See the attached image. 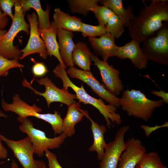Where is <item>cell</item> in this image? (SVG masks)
I'll use <instances>...</instances> for the list:
<instances>
[{
    "label": "cell",
    "mask_w": 168,
    "mask_h": 168,
    "mask_svg": "<svg viewBox=\"0 0 168 168\" xmlns=\"http://www.w3.org/2000/svg\"><path fill=\"white\" fill-rule=\"evenodd\" d=\"M37 165V168H48L46 166L45 163L41 160H35Z\"/></svg>",
    "instance_id": "74e56055"
},
{
    "label": "cell",
    "mask_w": 168,
    "mask_h": 168,
    "mask_svg": "<svg viewBox=\"0 0 168 168\" xmlns=\"http://www.w3.org/2000/svg\"><path fill=\"white\" fill-rule=\"evenodd\" d=\"M7 118V116L0 109V117ZM0 139V158L6 159L8 157V152L6 149L3 145Z\"/></svg>",
    "instance_id": "e575fe53"
},
{
    "label": "cell",
    "mask_w": 168,
    "mask_h": 168,
    "mask_svg": "<svg viewBox=\"0 0 168 168\" xmlns=\"http://www.w3.org/2000/svg\"><path fill=\"white\" fill-rule=\"evenodd\" d=\"M0 139L4 142L24 168H37L34 158V151L32 142L27 136L18 141L9 139L0 133Z\"/></svg>",
    "instance_id": "7c38bea8"
},
{
    "label": "cell",
    "mask_w": 168,
    "mask_h": 168,
    "mask_svg": "<svg viewBox=\"0 0 168 168\" xmlns=\"http://www.w3.org/2000/svg\"><path fill=\"white\" fill-rule=\"evenodd\" d=\"M119 103L122 110L129 116L146 122L151 118L155 110L164 103L162 99L150 100L140 90L133 89L124 91Z\"/></svg>",
    "instance_id": "3957f363"
},
{
    "label": "cell",
    "mask_w": 168,
    "mask_h": 168,
    "mask_svg": "<svg viewBox=\"0 0 168 168\" xmlns=\"http://www.w3.org/2000/svg\"><path fill=\"white\" fill-rule=\"evenodd\" d=\"M90 57L91 61L99 70L101 81L107 90L115 96L119 95L124 89L122 82L119 77L120 71L110 65L107 62L99 59L91 52Z\"/></svg>",
    "instance_id": "30bf717a"
},
{
    "label": "cell",
    "mask_w": 168,
    "mask_h": 168,
    "mask_svg": "<svg viewBox=\"0 0 168 168\" xmlns=\"http://www.w3.org/2000/svg\"><path fill=\"white\" fill-rule=\"evenodd\" d=\"M17 120L21 124L20 130L27 134L32 142L35 154L39 157H42L46 150L59 148L67 137L62 133L57 137L48 138L44 132L34 128L30 119L18 117Z\"/></svg>",
    "instance_id": "8992f818"
},
{
    "label": "cell",
    "mask_w": 168,
    "mask_h": 168,
    "mask_svg": "<svg viewBox=\"0 0 168 168\" xmlns=\"http://www.w3.org/2000/svg\"><path fill=\"white\" fill-rule=\"evenodd\" d=\"M54 11V21L58 27L72 32H80L82 22L80 18L71 16L59 8H56Z\"/></svg>",
    "instance_id": "603a6c76"
},
{
    "label": "cell",
    "mask_w": 168,
    "mask_h": 168,
    "mask_svg": "<svg viewBox=\"0 0 168 168\" xmlns=\"http://www.w3.org/2000/svg\"><path fill=\"white\" fill-rule=\"evenodd\" d=\"M99 1L100 0H68V2L72 13H78L85 16Z\"/></svg>",
    "instance_id": "d4e9b609"
},
{
    "label": "cell",
    "mask_w": 168,
    "mask_h": 168,
    "mask_svg": "<svg viewBox=\"0 0 168 168\" xmlns=\"http://www.w3.org/2000/svg\"><path fill=\"white\" fill-rule=\"evenodd\" d=\"M80 107L79 102L68 107L62 124V133L67 137H70L75 134V125L81 121L83 117L88 113L87 111L81 109Z\"/></svg>",
    "instance_id": "d6986e66"
},
{
    "label": "cell",
    "mask_w": 168,
    "mask_h": 168,
    "mask_svg": "<svg viewBox=\"0 0 168 168\" xmlns=\"http://www.w3.org/2000/svg\"><path fill=\"white\" fill-rule=\"evenodd\" d=\"M58 26L54 21L50 23V27L48 28H38L40 35L45 43L48 55L54 56L57 58L59 63L64 69L67 68L63 63L59 53L58 42L57 40Z\"/></svg>",
    "instance_id": "ac0fdd59"
},
{
    "label": "cell",
    "mask_w": 168,
    "mask_h": 168,
    "mask_svg": "<svg viewBox=\"0 0 168 168\" xmlns=\"http://www.w3.org/2000/svg\"><path fill=\"white\" fill-rule=\"evenodd\" d=\"M17 0H0V9L6 15L9 16L13 20L14 17L12 8Z\"/></svg>",
    "instance_id": "4dcf8cb0"
},
{
    "label": "cell",
    "mask_w": 168,
    "mask_h": 168,
    "mask_svg": "<svg viewBox=\"0 0 168 168\" xmlns=\"http://www.w3.org/2000/svg\"><path fill=\"white\" fill-rule=\"evenodd\" d=\"M168 127V122L166 121L165 123L161 125H156L153 127H150L148 125H141V128L143 130L146 136L147 137H149L150 134L153 131L158 129Z\"/></svg>",
    "instance_id": "836d02e7"
},
{
    "label": "cell",
    "mask_w": 168,
    "mask_h": 168,
    "mask_svg": "<svg viewBox=\"0 0 168 168\" xmlns=\"http://www.w3.org/2000/svg\"><path fill=\"white\" fill-rule=\"evenodd\" d=\"M140 43L132 39L124 46H118L116 57L121 59H128L139 69L147 67L148 60L140 46Z\"/></svg>",
    "instance_id": "9a60e30c"
},
{
    "label": "cell",
    "mask_w": 168,
    "mask_h": 168,
    "mask_svg": "<svg viewBox=\"0 0 168 168\" xmlns=\"http://www.w3.org/2000/svg\"><path fill=\"white\" fill-rule=\"evenodd\" d=\"M91 52L85 43L81 41L77 42L75 44L72 55L73 64L83 70L91 72Z\"/></svg>",
    "instance_id": "cb8c5ba5"
},
{
    "label": "cell",
    "mask_w": 168,
    "mask_h": 168,
    "mask_svg": "<svg viewBox=\"0 0 168 168\" xmlns=\"http://www.w3.org/2000/svg\"><path fill=\"white\" fill-rule=\"evenodd\" d=\"M90 121L91 124V128L92 131L93 141L92 144L88 148L90 152H96L97 158L100 161L102 158L107 144L104 138V133L107 131L106 127L103 124L100 125L95 122L89 116L88 113L85 115Z\"/></svg>",
    "instance_id": "ffe728a7"
},
{
    "label": "cell",
    "mask_w": 168,
    "mask_h": 168,
    "mask_svg": "<svg viewBox=\"0 0 168 168\" xmlns=\"http://www.w3.org/2000/svg\"><path fill=\"white\" fill-rule=\"evenodd\" d=\"M151 92L152 94L162 98L164 103H168V93L164 91L160 90V91L152 90Z\"/></svg>",
    "instance_id": "d590c367"
},
{
    "label": "cell",
    "mask_w": 168,
    "mask_h": 168,
    "mask_svg": "<svg viewBox=\"0 0 168 168\" xmlns=\"http://www.w3.org/2000/svg\"><path fill=\"white\" fill-rule=\"evenodd\" d=\"M48 163V168H63L59 163L56 155L49 150L44 152Z\"/></svg>",
    "instance_id": "d6a6232c"
},
{
    "label": "cell",
    "mask_w": 168,
    "mask_h": 168,
    "mask_svg": "<svg viewBox=\"0 0 168 168\" xmlns=\"http://www.w3.org/2000/svg\"><path fill=\"white\" fill-rule=\"evenodd\" d=\"M11 168H19L16 162L13 161L11 163Z\"/></svg>",
    "instance_id": "ab89813d"
},
{
    "label": "cell",
    "mask_w": 168,
    "mask_h": 168,
    "mask_svg": "<svg viewBox=\"0 0 168 168\" xmlns=\"http://www.w3.org/2000/svg\"><path fill=\"white\" fill-rule=\"evenodd\" d=\"M168 22V4L166 0H152L131 20L128 28L129 36L139 43L154 36Z\"/></svg>",
    "instance_id": "6da1fadb"
},
{
    "label": "cell",
    "mask_w": 168,
    "mask_h": 168,
    "mask_svg": "<svg viewBox=\"0 0 168 168\" xmlns=\"http://www.w3.org/2000/svg\"><path fill=\"white\" fill-rule=\"evenodd\" d=\"M7 31L6 30L0 29V40L6 33Z\"/></svg>",
    "instance_id": "f35d334b"
},
{
    "label": "cell",
    "mask_w": 168,
    "mask_h": 168,
    "mask_svg": "<svg viewBox=\"0 0 168 168\" xmlns=\"http://www.w3.org/2000/svg\"><path fill=\"white\" fill-rule=\"evenodd\" d=\"M129 128L128 126L121 127L117 131L114 140L107 144L99 168H118L120 155L125 148L124 136Z\"/></svg>",
    "instance_id": "9c48e42d"
},
{
    "label": "cell",
    "mask_w": 168,
    "mask_h": 168,
    "mask_svg": "<svg viewBox=\"0 0 168 168\" xmlns=\"http://www.w3.org/2000/svg\"><path fill=\"white\" fill-rule=\"evenodd\" d=\"M156 35L144 41L142 49L147 58L159 64H168V26L166 22Z\"/></svg>",
    "instance_id": "52a82bcc"
},
{
    "label": "cell",
    "mask_w": 168,
    "mask_h": 168,
    "mask_svg": "<svg viewBox=\"0 0 168 168\" xmlns=\"http://www.w3.org/2000/svg\"><path fill=\"white\" fill-rule=\"evenodd\" d=\"M12 99V103H8L2 97L1 104L4 111L13 112L21 118L33 116L42 119L51 125L55 134L62 133L63 119L58 111H55L54 114H40L42 111L41 108L35 104L32 105L27 104L21 99L18 94H15Z\"/></svg>",
    "instance_id": "277c9868"
},
{
    "label": "cell",
    "mask_w": 168,
    "mask_h": 168,
    "mask_svg": "<svg viewBox=\"0 0 168 168\" xmlns=\"http://www.w3.org/2000/svg\"><path fill=\"white\" fill-rule=\"evenodd\" d=\"M24 67V65L20 63L18 60L9 59L0 55V77H7L9 70L12 68Z\"/></svg>",
    "instance_id": "f546056e"
},
{
    "label": "cell",
    "mask_w": 168,
    "mask_h": 168,
    "mask_svg": "<svg viewBox=\"0 0 168 168\" xmlns=\"http://www.w3.org/2000/svg\"><path fill=\"white\" fill-rule=\"evenodd\" d=\"M135 168H167L156 152L145 153Z\"/></svg>",
    "instance_id": "484cf974"
},
{
    "label": "cell",
    "mask_w": 168,
    "mask_h": 168,
    "mask_svg": "<svg viewBox=\"0 0 168 168\" xmlns=\"http://www.w3.org/2000/svg\"><path fill=\"white\" fill-rule=\"evenodd\" d=\"M14 7V17L12 24L8 31L0 40V55L9 59L18 60L22 53L18 46L14 45V40L17 33L21 31H24L29 35L30 25L25 20L20 0H17Z\"/></svg>",
    "instance_id": "5b68a950"
},
{
    "label": "cell",
    "mask_w": 168,
    "mask_h": 168,
    "mask_svg": "<svg viewBox=\"0 0 168 168\" xmlns=\"http://www.w3.org/2000/svg\"><path fill=\"white\" fill-rule=\"evenodd\" d=\"M125 146L120 155L117 168H135L146 152V147L141 141L133 137L125 142Z\"/></svg>",
    "instance_id": "5bb4252c"
},
{
    "label": "cell",
    "mask_w": 168,
    "mask_h": 168,
    "mask_svg": "<svg viewBox=\"0 0 168 168\" xmlns=\"http://www.w3.org/2000/svg\"><path fill=\"white\" fill-rule=\"evenodd\" d=\"M66 72L71 77L79 79L87 84L95 94L109 104L114 105L117 108L120 107L119 98L109 92L105 86L100 83L91 72L71 67Z\"/></svg>",
    "instance_id": "8fae6325"
},
{
    "label": "cell",
    "mask_w": 168,
    "mask_h": 168,
    "mask_svg": "<svg viewBox=\"0 0 168 168\" xmlns=\"http://www.w3.org/2000/svg\"><path fill=\"white\" fill-rule=\"evenodd\" d=\"M124 26L118 16L114 13L108 20L106 25V33L115 38L120 37L124 31Z\"/></svg>",
    "instance_id": "4316f807"
},
{
    "label": "cell",
    "mask_w": 168,
    "mask_h": 168,
    "mask_svg": "<svg viewBox=\"0 0 168 168\" xmlns=\"http://www.w3.org/2000/svg\"><path fill=\"white\" fill-rule=\"evenodd\" d=\"M8 18L0 9V29H3L8 24Z\"/></svg>",
    "instance_id": "8d00e7d4"
},
{
    "label": "cell",
    "mask_w": 168,
    "mask_h": 168,
    "mask_svg": "<svg viewBox=\"0 0 168 168\" xmlns=\"http://www.w3.org/2000/svg\"><path fill=\"white\" fill-rule=\"evenodd\" d=\"M122 0H100L99 3L111 10L119 17L124 27H128L131 20L135 16L133 7L127 9L124 7Z\"/></svg>",
    "instance_id": "7402d4cb"
},
{
    "label": "cell",
    "mask_w": 168,
    "mask_h": 168,
    "mask_svg": "<svg viewBox=\"0 0 168 168\" xmlns=\"http://www.w3.org/2000/svg\"><path fill=\"white\" fill-rule=\"evenodd\" d=\"M80 32L84 37L100 36L106 33V26L101 25L93 26L82 22Z\"/></svg>",
    "instance_id": "83f0119b"
},
{
    "label": "cell",
    "mask_w": 168,
    "mask_h": 168,
    "mask_svg": "<svg viewBox=\"0 0 168 168\" xmlns=\"http://www.w3.org/2000/svg\"><path fill=\"white\" fill-rule=\"evenodd\" d=\"M32 72L35 77L44 76L49 71L43 62H35L32 67Z\"/></svg>",
    "instance_id": "1f68e13d"
},
{
    "label": "cell",
    "mask_w": 168,
    "mask_h": 168,
    "mask_svg": "<svg viewBox=\"0 0 168 168\" xmlns=\"http://www.w3.org/2000/svg\"><path fill=\"white\" fill-rule=\"evenodd\" d=\"M20 5L24 14L31 8L35 10L38 16V28L46 29L50 27L49 14L50 7L48 4H46L45 10L42 9L39 0H21Z\"/></svg>",
    "instance_id": "44dd1931"
},
{
    "label": "cell",
    "mask_w": 168,
    "mask_h": 168,
    "mask_svg": "<svg viewBox=\"0 0 168 168\" xmlns=\"http://www.w3.org/2000/svg\"><path fill=\"white\" fill-rule=\"evenodd\" d=\"M36 80L40 85L44 86L45 90L44 92L36 90L25 79H23L22 85L23 86L32 90L35 94L43 97L48 107L53 102H60L68 107L77 103L75 100L76 99V94L69 93L67 89L58 88L48 77H41Z\"/></svg>",
    "instance_id": "ba28073f"
},
{
    "label": "cell",
    "mask_w": 168,
    "mask_h": 168,
    "mask_svg": "<svg viewBox=\"0 0 168 168\" xmlns=\"http://www.w3.org/2000/svg\"><path fill=\"white\" fill-rule=\"evenodd\" d=\"M5 161H2V162H0V165L3 164L5 162Z\"/></svg>",
    "instance_id": "60d3db41"
},
{
    "label": "cell",
    "mask_w": 168,
    "mask_h": 168,
    "mask_svg": "<svg viewBox=\"0 0 168 168\" xmlns=\"http://www.w3.org/2000/svg\"><path fill=\"white\" fill-rule=\"evenodd\" d=\"M98 20L99 25L105 26L108 20L114 12L105 6L96 5L90 10Z\"/></svg>",
    "instance_id": "f1b7e54d"
},
{
    "label": "cell",
    "mask_w": 168,
    "mask_h": 168,
    "mask_svg": "<svg viewBox=\"0 0 168 168\" xmlns=\"http://www.w3.org/2000/svg\"><path fill=\"white\" fill-rule=\"evenodd\" d=\"M53 72L56 77L62 81L63 88L68 90V87H70L74 91L76 99L79 100L78 102L85 105H91L99 111L104 117L108 128L110 129L114 127L110 121L118 125L121 124V116L119 114L116 113V107L110 104L105 105L101 98L96 99L90 95L85 90L82 83L80 87L75 85L69 78L65 69L60 63L54 68Z\"/></svg>",
    "instance_id": "7a4b0ae2"
},
{
    "label": "cell",
    "mask_w": 168,
    "mask_h": 168,
    "mask_svg": "<svg viewBox=\"0 0 168 168\" xmlns=\"http://www.w3.org/2000/svg\"><path fill=\"white\" fill-rule=\"evenodd\" d=\"M114 39L110 34L106 33L99 38L89 37L88 40L94 54L101 57L102 61L107 62L109 58L116 56L118 46L115 43Z\"/></svg>",
    "instance_id": "2e32d148"
},
{
    "label": "cell",
    "mask_w": 168,
    "mask_h": 168,
    "mask_svg": "<svg viewBox=\"0 0 168 168\" xmlns=\"http://www.w3.org/2000/svg\"><path fill=\"white\" fill-rule=\"evenodd\" d=\"M57 36L60 54L63 63L66 67H74L72 55L75 44L73 40L72 32L58 26Z\"/></svg>",
    "instance_id": "e0dca14e"
},
{
    "label": "cell",
    "mask_w": 168,
    "mask_h": 168,
    "mask_svg": "<svg viewBox=\"0 0 168 168\" xmlns=\"http://www.w3.org/2000/svg\"><path fill=\"white\" fill-rule=\"evenodd\" d=\"M30 25V37L25 47L21 50L22 53L20 60L27 56L38 53L43 59H45L48 56L44 42L38 31V22L37 15L35 12L27 15Z\"/></svg>",
    "instance_id": "4fadbf2b"
}]
</instances>
